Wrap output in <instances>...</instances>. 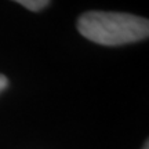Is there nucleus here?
Listing matches in <instances>:
<instances>
[{
    "label": "nucleus",
    "mask_w": 149,
    "mask_h": 149,
    "mask_svg": "<svg viewBox=\"0 0 149 149\" xmlns=\"http://www.w3.org/2000/svg\"><path fill=\"white\" fill-rule=\"evenodd\" d=\"M79 32L102 46H120L139 42L149 35V21L131 14L88 11L77 21Z\"/></svg>",
    "instance_id": "f257e3e1"
},
{
    "label": "nucleus",
    "mask_w": 149,
    "mask_h": 149,
    "mask_svg": "<svg viewBox=\"0 0 149 149\" xmlns=\"http://www.w3.org/2000/svg\"><path fill=\"white\" fill-rule=\"evenodd\" d=\"M18 3L31 11H40L50 4V1L47 0H19Z\"/></svg>",
    "instance_id": "f03ea898"
},
{
    "label": "nucleus",
    "mask_w": 149,
    "mask_h": 149,
    "mask_svg": "<svg viewBox=\"0 0 149 149\" xmlns=\"http://www.w3.org/2000/svg\"><path fill=\"white\" fill-rule=\"evenodd\" d=\"M7 84H8V80H7V77H6V76H3V74H0V93L4 90L6 87H7Z\"/></svg>",
    "instance_id": "7ed1b4c3"
},
{
    "label": "nucleus",
    "mask_w": 149,
    "mask_h": 149,
    "mask_svg": "<svg viewBox=\"0 0 149 149\" xmlns=\"http://www.w3.org/2000/svg\"><path fill=\"white\" fill-rule=\"evenodd\" d=\"M142 149H149V142H148V141L145 142V146H144V148H142Z\"/></svg>",
    "instance_id": "20e7f679"
}]
</instances>
